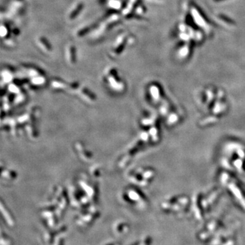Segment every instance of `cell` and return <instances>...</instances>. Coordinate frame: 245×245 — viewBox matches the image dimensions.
Returning a JSON list of instances; mask_svg holds the SVG:
<instances>
[{
    "label": "cell",
    "mask_w": 245,
    "mask_h": 245,
    "mask_svg": "<svg viewBox=\"0 0 245 245\" xmlns=\"http://www.w3.org/2000/svg\"><path fill=\"white\" fill-rule=\"evenodd\" d=\"M38 43L39 47L42 50H44V52H46V53H48V52H50V50H51L50 45L48 44V41L46 40L45 38H43V37L39 38Z\"/></svg>",
    "instance_id": "cell-1"
},
{
    "label": "cell",
    "mask_w": 245,
    "mask_h": 245,
    "mask_svg": "<svg viewBox=\"0 0 245 245\" xmlns=\"http://www.w3.org/2000/svg\"><path fill=\"white\" fill-rule=\"evenodd\" d=\"M67 58H68V61H70L71 63H74L75 62L76 60V52H75V48L73 46H69L68 48V50H67Z\"/></svg>",
    "instance_id": "cell-2"
},
{
    "label": "cell",
    "mask_w": 245,
    "mask_h": 245,
    "mask_svg": "<svg viewBox=\"0 0 245 245\" xmlns=\"http://www.w3.org/2000/svg\"><path fill=\"white\" fill-rule=\"evenodd\" d=\"M83 3H78V4L76 5V8H74L72 10V12L70 14V18L71 19H73V18H74L76 17V16H77L78 14H79L80 10L83 9Z\"/></svg>",
    "instance_id": "cell-3"
},
{
    "label": "cell",
    "mask_w": 245,
    "mask_h": 245,
    "mask_svg": "<svg viewBox=\"0 0 245 245\" xmlns=\"http://www.w3.org/2000/svg\"><path fill=\"white\" fill-rule=\"evenodd\" d=\"M108 4L111 8L115 9V10H117V9L121 8V6L122 5V3L119 0H112Z\"/></svg>",
    "instance_id": "cell-4"
}]
</instances>
